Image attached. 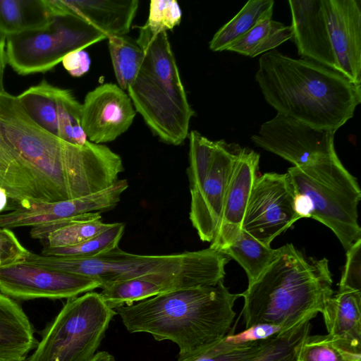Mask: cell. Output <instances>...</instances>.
<instances>
[{
  "label": "cell",
  "mask_w": 361,
  "mask_h": 361,
  "mask_svg": "<svg viewBox=\"0 0 361 361\" xmlns=\"http://www.w3.org/2000/svg\"><path fill=\"white\" fill-rule=\"evenodd\" d=\"M338 71L361 84V1L322 0Z\"/></svg>",
  "instance_id": "obj_16"
},
{
  "label": "cell",
  "mask_w": 361,
  "mask_h": 361,
  "mask_svg": "<svg viewBox=\"0 0 361 361\" xmlns=\"http://www.w3.org/2000/svg\"><path fill=\"white\" fill-rule=\"evenodd\" d=\"M361 238L346 250V262L338 287L361 290Z\"/></svg>",
  "instance_id": "obj_38"
},
{
  "label": "cell",
  "mask_w": 361,
  "mask_h": 361,
  "mask_svg": "<svg viewBox=\"0 0 361 361\" xmlns=\"http://www.w3.org/2000/svg\"><path fill=\"white\" fill-rule=\"evenodd\" d=\"M326 258L307 257L292 244L276 249L262 274L242 293L245 329L272 324L283 331L322 313L334 295Z\"/></svg>",
  "instance_id": "obj_4"
},
{
  "label": "cell",
  "mask_w": 361,
  "mask_h": 361,
  "mask_svg": "<svg viewBox=\"0 0 361 361\" xmlns=\"http://www.w3.org/2000/svg\"><path fill=\"white\" fill-rule=\"evenodd\" d=\"M259 154L242 148L228 184L219 226L209 248L220 252L242 230V222L250 195L257 177Z\"/></svg>",
  "instance_id": "obj_17"
},
{
  "label": "cell",
  "mask_w": 361,
  "mask_h": 361,
  "mask_svg": "<svg viewBox=\"0 0 361 361\" xmlns=\"http://www.w3.org/2000/svg\"><path fill=\"white\" fill-rule=\"evenodd\" d=\"M272 249L258 241L243 229L220 252L235 259L245 270L248 285L266 269L275 256Z\"/></svg>",
  "instance_id": "obj_28"
},
{
  "label": "cell",
  "mask_w": 361,
  "mask_h": 361,
  "mask_svg": "<svg viewBox=\"0 0 361 361\" xmlns=\"http://www.w3.org/2000/svg\"><path fill=\"white\" fill-rule=\"evenodd\" d=\"M37 345L27 314L13 299L0 292V361H25Z\"/></svg>",
  "instance_id": "obj_20"
},
{
  "label": "cell",
  "mask_w": 361,
  "mask_h": 361,
  "mask_svg": "<svg viewBox=\"0 0 361 361\" xmlns=\"http://www.w3.org/2000/svg\"><path fill=\"white\" fill-rule=\"evenodd\" d=\"M30 253L11 229L0 228V269L25 262Z\"/></svg>",
  "instance_id": "obj_37"
},
{
  "label": "cell",
  "mask_w": 361,
  "mask_h": 361,
  "mask_svg": "<svg viewBox=\"0 0 361 361\" xmlns=\"http://www.w3.org/2000/svg\"><path fill=\"white\" fill-rule=\"evenodd\" d=\"M255 80L277 114L317 130L336 133L361 103V84L313 61L276 50L260 56Z\"/></svg>",
  "instance_id": "obj_2"
},
{
  "label": "cell",
  "mask_w": 361,
  "mask_h": 361,
  "mask_svg": "<svg viewBox=\"0 0 361 361\" xmlns=\"http://www.w3.org/2000/svg\"><path fill=\"white\" fill-rule=\"evenodd\" d=\"M282 331L280 326L276 325L257 324L238 334H233L232 331L226 336V338L233 343H248L265 339Z\"/></svg>",
  "instance_id": "obj_39"
},
{
  "label": "cell",
  "mask_w": 361,
  "mask_h": 361,
  "mask_svg": "<svg viewBox=\"0 0 361 361\" xmlns=\"http://www.w3.org/2000/svg\"><path fill=\"white\" fill-rule=\"evenodd\" d=\"M293 37L302 59L338 71L322 0H289Z\"/></svg>",
  "instance_id": "obj_18"
},
{
  "label": "cell",
  "mask_w": 361,
  "mask_h": 361,
  "mask_svg": "<svg viewBox=\"0 0 361 361\" xmlns=\"http://www.w3.org/2000/svg\"><path fill=\"white\" fill-rule=\"evenodd\" d=\"M0 133L29 166L46 202L99 192L124 171L121 157L106 145L63 141L32 121L6 91L0 93Z\"/></svg>",
  "instance_id": "obj_1"
},
{
  "label": "cell",
  "mask_w": 361,
  "mask_h": 361,
  "mask_svg": "<svg viewBox=\"0 0 361 361\" xmlns=\"http://www.w3.org/2000/svg\"><path fill=\"white\" fill-rule=\"evenodd\" d=\"M301 219L286 173L257 176L242 222V229L266 246Z\"/></svg>",
  "instance_id": "obj_10"
},
{
  "label": "cell",
  "mask_w": 361,
  "mask_h": 361,
  "mask_svg": "<svg viewBox=\"0 0 361 361\" xmlns=\"http://www.w3.org/2000/svg\"><path fill=\"white\" fill-rule=\"evenodd\" d=\"M229 257L207 248L161 255L127 252L118 247L91 257L47 256L30 252L25 262L97 279L103 287L117 281L143 279L169 292L214 286L224 281Z\"/></svg>",
  "instance_id": "obj_5"
},
{
  "label": "cell",
  "mask_w": 361,
  "mask_h": 361,
  "mask_svg": "<svg viewBox=\"0 0 361 361\" xmlns=\"http://www.w3.org/2000/svg\"><path fill=\"white\" fill-rule=\"evenodd\" d=\"M189 165L187 175L190 191L197 188L204 180L210 169L216 141L209 140L197 130L189 133Z\"/></svg>",
  "instance_id": "obj_34"
},
{
  "label": "cell",
  "mask_w": 361,
  "mask_h": 361,
  "mask_svg": "<svg viewBox=\"0 0 361 361\" xmlns=\"http://www.w3.org/2000/svg\"><path fill=\"white\" fill-rule=\"evenodd\" d=\"M20 207V204L12 199L8 193L0 188V213L8 212Z\"/></svg>",
  "instance_id": "obj_41"
},
{
  "label": "cell",
  "mask_w": 361,
  "mask_h": 361,
  "mask_svg": "<svg viewBox=\"0 0 361 361\" xmlns=\"http://www.w3.org/2000/svg\"><path fill=\"white\" fill-rule=\"evenodd\" d=\"M263 340L238 343L225 336L203 350L178 357V361H243L258 350Z\"/></svg>",
  "instance_id": "obj_35"
},
{
  "label": "cell",
  "mask_w": 361,
  "mask_h": 361,
  "mask_svg": "<svg viewBox=\"0 0 361 361\" xmlns=\"http://www.w3.org/2000/svg\"><path fill=\"white\" fill-rule=\"evenodd\" d=\"M136 111L125 90L112 82L90 91L82 104V128L95 144L112 142L128 130Z\"/></svg>",
  "instance_id": "obj_14"
},
{
  "label": "cell",
  "mask_w": 361,
  "mask_h": 361,
  "mask_svg": "<svg viewBox=\"0 0 361 361\" xmlns=\"http://www.w3.org/2000/svg\"><path fill=\"white\" fill-rule=\"evenodd\" d=\"M58 137L74 145L82 146L88 140L82 128V104L70 90L58 87Z\"/></svg>",
  "instance_id": "obj_32"
},
{
  "label": "cell",
  "mask_w": 361,
  "mask_h": 361,
  "mask_svg": "<svg viewBox=\"0 0 361 361\" xmlns=\"http://www.w3.org/2000/svg\"><path fill=\"white\" fill-rule=\"evenodd\" d=\"M90 361H115L114 357L106 351L97 353Z\"/></svg>",
  "instance_id": "obj_43"
},
{
  "label": "cell",
  "mask_w": 361,
  "mask_h": 361,
  "mask_svg": "<svg viewBox=\"0 0 361 361\" xmlns=\"http://www.w3.org/2000/svg\"><path fill=\"white\" fill-rule=\"evenodd\" d=\"M116 314L96 292L67 299L25 361H90Z\"/></svg>",
  "instance_id": "obj_8"
},
{
  "label": "cell",
  "mask_w": 361,
  "mask_h": 361,
  "mask_svg": "<svg viewBox=\"0 0 361 361\" xmlns=\"http://www.w3.org/2000/svg\"><path fill=\"white\" fill-rule=\"evenodd\" d=\"M66 14L82 18L106 38L126 35L136 15L137 0H61Z\"/></svg>",
  "instance_id": "obj_19"
},
{
  "label": "cell",
  "mask_w": 361,
  "mask_h": 361,
  "mask_svg": "<svg viewBox=\"0 0 361 361\" xmlns=\"http://www.w3.org/2000/svg\"><path fill=\"white\" fill-rule=\"evenodd\" d=\"M274 1L250 0L214 34L209 43L213 51H226L260 22L271 18Z\"/></svg>",
  "instance_id": "obj_25"
},
{
  "label": "cell",
  "mask_w": 361,
  "mask_h": 361,
  "mask_svg": "<svg viewBox=\"0 0 361 361\" xmlns=\"http://www.w3.org/2000/svg\"><path fill=\"white\" fill-rule=\"evenodd\" d=\"M100 212H89L32 227V238L44 241L45 246L70 247L89 240L107 229Z\"/></svg>",
  "instance_id": "obj_22"
},
{
  "label": "cell",
  "mask_w": 361,
  "mask_h": 361,
  "mask_svg": "<svg viewBox=\"0 0 361 361\" xmlns=\"http://www.w3.org/2000/svg\"><path fill=\"white\" fill-rule=\"evenodd\" d=\"M0 188L20 206L46 202L29 166L1 133Z\"/></svg>",
  "instance_id": "obj_23"
},
{
  "label": "cell",
  "mask_w": 361,
  "mask_h": 361,
  "mask_svg": "<svg viewBox=\"0 0 361 361\" xmlns=\"http://www.w3.org/2000/svg\"><path fill=\"white\" fill-rule=\"evenodd\" d=\"M61 62L65 69L73 77H80L87 73L91 63L90 56L84 49L68 54Z\"/></svg>",
  "instance_id": "obj_40"
},
{
  "label": "cell",
  "mask_w": 361,
  "mask_h": 361,
  "mask_svg": "<svg viewBox=\"0 0 361 361\" xmlns=\"http://www.w3.org/2000/svg\"><path fill=\"white\" fill-rule=\"evenodd\" d=\"M240 297L221 281L170 291L115 310L129 332L171 341L178 345L180 357L203 350L233 331V307Z\"/></svg>",
  "instance_id": "obj_3"
},
{
  "label": "cell",
  "mask_w": 361,
  "mask_h": 361,
  "mask_svg": "<svg viewBox=\"0 0 361 361\" xmlns=\"http://www.w3.org/2000/svg\"><path fill=\"white\" fill-rule=\"evenodd\" d=\"M334 132L321 130L277 114L251 140L257 146L300 166L336 153Z\"/></svg>",
  "instance_id": "obj_12"
},
{
  "label": "cell",
  "mask_w": 361,
  "mask_h": 361,
  "mask_svg": "<svg viewBox=\"0 0 361 361\" xmlns=\"http://www.w3.org/2000/svg\"><path fill=\"white\" fill-rule=\"evenodd\" d=\"M128 188L127 180H118L107 188L89 195L20 206L0 214V228L33 227L85 213L107 212L116 207Z\"/></svg>",
  "instance_id": "obj_15"
},
{
  "label": "cell",
  "mask_w": 361,
  "mask_h": 361,
  "mask_svg": "<svg viewBox=\"0 0 361 361\" xmlns=\"http://www.w3.org/2000/svg\"><path fill=\"white\" fill-rule=\"evenodd\" d=\"M124 229L125 224L112 223L110 227L100 234L80 244L70 247L44 246L41 255L75 257H94L118 247Z\"/></svg>",
  "instance_id": "obj_33"
},
{
  "label": "cell",
  "mask_w": 361,
  "mask_h": 361,
  "mask_svg": "<svg viewBox=\"0 0 361 361\" xmlns=\"http://www.w3.org/2000/svg\"><path fill=\"white\" fill-rule=\"evenodd\" d=\"M182 13L176 0H152L145 25L154 33L172 30L181 21Z\"/></svg>",
  "instance_id": "obj_36"
},
{
  "label": "cell",
  "mask_w": 361,
  "mask_h": 361,
  "mask_svg": "<svg viewBox=\"0 0 361 361\" xmlns=\"http://www.w3.org/2000/svg\"><path fill=\"white\" fill-rule=\"evenodd\" d=\"M58 87L46 80L16 96L26 114L37 126L58 137Z\"/></svg>",
  "instance_id": "obj_26"
},
{
  "label": "cell",
  "mask_w": 361,
  "mask_h": 361,
  "mask_svg": "<svg viewBox=\"0 0 361 361\" xmlns=\"http://www.w3.org/2000/svg\"><path fill=\"white\" fill-rule=\"evenodd\" d=\"M241 149L238 145L217 140L206 178L190 191L189 219L202 242L211 243L215 236L231 174Z\"/></svg>",
  "instance_id": "obj_13"
},
{
  "label": "cell",
  "mask_w": 361,
  "mask_h": 361,
  "mask_svg": "<svg viewBox=\"0 0 361 361\" xmlns=\"http://www.w3.org/2000/svg\"><path fill=\"white\" fill-rule=\"evenodd\" d=\"M118 85L127 90L135 80L143 59V51L136 40L127 35L107 38Z\"/></svg>",
  "instance_id": "obj_31"
},
{
  "label": "cell",
  "mask_w": 361,
  "mask_h": 361,
  "mask_svg": "<svg viewBox=\"0 0 361 361\" xmlns=\"http://www.w3.org/2000/svg\"><path fill=\"white\" fill-rule=\"evenodd\" d=\"M322 314L328 334L361 348V290L338 287Z\"/></svg>",
  "instance_id": "obj_21"
},
{
  "label": "cell",
  "mask_w": 361,
  "mask_h": 361,
  "mask_svg": "<svg viewBox=\"0 0 361 361\" xmlns=\"http://www.w3.org/2000/svg\"><path fill=\"white\" fill-rule=\"evenodd\" d=\"M51 18L47 0H0V32L5 37L40 29Z\"/></svg>",
  "instance_id": "obj_24"
},
{
  "label": "cell",
  "mask_w": 361,
  "mask_h": 361,
  "mask_svg": "<svg viewBox=\"0 0 361 361\" xmlns=\"http://www.w3.org/2000/svg\"><path fill=\"white\" fill-rule=\"evenodd\" d=\"M6 37L4 35H0V93L4 92L3 79L4 73L6 64L5 53Z\"/></svg>",
  "instance_id": "obj_42"
},
{
  "label": "cell",
  "mask_w": 361,
  "mask_h": 361,
  "mask_svg": "<svg viewBox=\"0 0 361 361\" xmlns=\"http://www.w3.org/2000/svg\"><path fill=\"white\" fill-rule=\"evenodd\" d=\"M3 35V34L0 32V35Z\"/></svg>",
  "instance_id": "obj_44"
},
{
  "label": "cell",
  "mask_w": 361,
  "mask_h": 361,
  "mask_svg": "<svg viewBox=\"0 0 361 361\" xmlns=\"http://www.w3.org/2000/svg\"><path fill=\"white\" fill-rule=\"evenodd\" d=\"M137 43L143 51L138 73L127 89L133 105L163 142L181 145L195 115L188 100L166 32L139 27Z\"/></svg>",
  "instance_id": "obj_6"
},
{
  "label": "cell",
  "mask_w": 361,
  "mask_h": 361,
  "mask_svg": "<svg viewBox=\"0 0 361 361\" xmlns=\"http://www.w3.org/2000/svg\"><path fill=\"white\" fill-rule=\"evenodd\" d=\"M311 318L263 340L260 347L243 361H298L300 347L311 331Z\"/></svg>",
  "instance_id": "obj_27"
},
{
  "label": "cell",
  "mask_w": 361,
  "mask_h": 361,
  "mask_svg": "<svg viewBox=\"0 0 361 361\" xmlns=\"http://www.w3.org/2000/svg\"><path fill=\"white\" fill-rule=\"evenodd\" d=\"M292 37L290 25L268 18L255 25L226 51L255 57L274 49Z\"/></svg>",
  "instance_id": "obj_29"
},
{
  "label": "cell",
  "mask_w": 361,
  "mask_h": 361,
  "mask_svg": "<svg viewBox=\"0 0 361 361\" xmlns=\"http://www.w3.org/2000/svg\"><path fill=\"white\" fill-rule=\"evenodd\" d=\"M101 287L94 277L27 262L0 269V292L16 300L68 299Z\"/></svg>",
  "instance_id": "obj_11"
},
{
  "label": "cell",
  "mask_w": 361,
  "mask_h": 361,
  "mask_svg": "<svg viewBox=\"0 0 361 361\" xmlns=\"http://www.w3.org/2000/svg\"><path fill=\"white\" fill-rule=\"evenodd\" d=\"M286 173L301 218H312L324 224L345 251L361 238L357 220L361 190L336 153L292 166Z\"/></svg>",
  "instance_id": "obj_7"
},
{
  "label": "cell",
  "mask_w": 361,
  "mask_h": 361,
  "mask_svg": "<svg viewBox=\"0 0 361 361\" xmlns=\"http://www.w3.org/2000/svg\"><path fill=\"white\" fill-rule=\"evenodd\" d=\"M104 39L102 32L79 16H56L44 27L6 36V63L23 75L44 73L68 54Z\"/></svg>",
  "instance_id": "obj_9"
},
{
  "label": "cell",
  "mask_w": 361,
  "mask_h": 361,
  "mask_svg": "<svg viewBox=\"0 0 361 361\" xmlns=\"http://www.w3.org/2000/svg\"><path fill=\"white\" fill-rule=\"evenodd\" d=\"M298 361H361V348L331 335H308Z\"/></svg>",
  "instance_id": "obj_30"
}]
</instances>
